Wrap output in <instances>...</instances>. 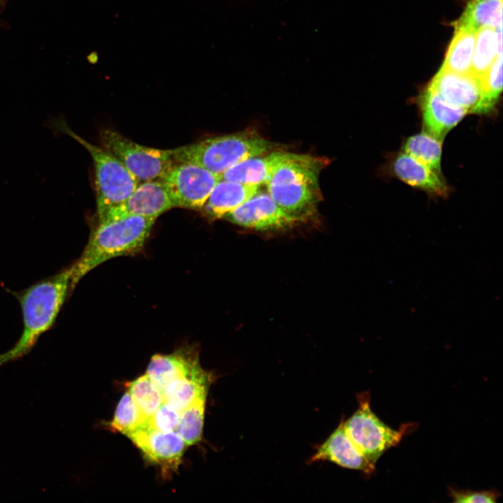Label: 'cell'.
<instances>
[{"mask_svg":"<svg viewBox=\"0 0 503 503\" xmlns=\"http://www.w3.org/2000/svg\"><path fill=\"white\" fill-rule=\"evenodd\" d=\"M71 274V265L15 293L22 308L23 330L16 344L0 354V366L29 353L53 326L70 292Z\"/></svg>","mask_w":503,"mask_h":503,"instance_id":"6da1fadb","label":"cell"},{"mask_svg":"<svg viewBox=\"0 0 503 503\" xmlns=\"http://www.w3.org/2000/svg\"><path fill=\"white\" fill-rule=\"evenodd\" d=\"M156 218L133 216L99 222L78 260L73 265L70 292L88 272L105 261L133 255L143 247Z\"/></svg>","mask_w":503,"mask_h":503,"instance_id":"7a4b0ae2","label":"cell"},{"mask_svg":"<svg viewBox=\"0 0 503 503\" xmlns=\"http://www.w3.org/2000/svg\"><path fill=\"white\" fill-rule=\"evenodd\" d=\"M328 163L323 157L293 153L267 183L268 193L284 210L305 219L320 201L319 177Z\"/></svg>","mask_w":503,"mask_h":503,"instance_id":"3957f363","label":"cell"},{"mask_svg":"<svg viewBox=\"0 0 503 503\" xmlns=\"http://www.w3.org/2000/svg\"><path fill=\"white\" fill-rule=\"evenodd\" d=\"M274 144L252 132H240L206 138L170 150L175 162L199 166L221 175L237 163L249 158L266 154Z\"/></svg>","mask_w":503,"mask_h":503,"instance_id":"277c9868","label":"cell"},{"mask_svg":"<svg viewBox=\"0 0 503 503\" xmlns=\"http://www.w3.org/2000/svg\"><path fill=\"white\" fill-rule=\"evenodd\" d=\"M57 125L59 129L85 147L93 159L98 217L124 202L138 185V180L114 155L79 136L65 122L60 120Z\"/></svg>","mask_w":503,"mask_h":503,"instance_id":"5b68a950","label":"cell"},{"mask_svg":"<svg viewBox=\"0 0 503 503\" xmlns=\"http://www.w3.org/2000/svg\"><path fill=\"white\" fill-rule=\"evenodd\" d=\"M358 407L346 421L345 430L362 455L373 465L390 448L397 446L410 424L402 425L398 430L383 423L372 411L368 391L358 394Z\"/></svg>","mask_w":503,"mask_h":503,"instance_id":"8992f818","label":"cell"},{"mask_svg":"<svg viewBox=\"0 0 503 503\" xmlns=\"http://www.w3.org/2000/svg\"><path fill=\"white\" fill-rule=\"evenodd\" d=\"M102 147L108 151L140 182L160 180L174 163L170 150H160L138 144L112 129L100 133Z\"/></svg>","mask_w":503,"mask_h":503,"instance_id":"52a82bcc","label":"cell"},{"mask_svg":"<svg viewBox=\"0 0 503 503\" xmlns=\"http://www.w3.org/2000/svg\"><path fill=\"white\" fill-rule=\"evenodd\" d=\"M221 179L220 175L196 164L174 161L160 180L173 207L201 210L211 191Z\"/></svg>","mask_w":503,"mask_h":503,"instance_id":"ba28073f","label":"cell"},{"mask_svg":"<svg viewBox=\"0 0 503 503\" xmlns=\"http://www.w3.org/2000/svg\"><path fill=\"white\" fill-rule=\"evenodd\" d=\"M223 219L235 224L258 231L289 229L303 219L280 207L268 193L258 192Z\"/></svg>","mask_w":503,"mask_h":503,"instance_id":"9c48e42d","label":"cell"},{"mask_svg":"<svg viewBox=\"0 0 503 503\" xmlns=\"http://www.w3.org/2000/svg\"><path fill=\"white\" fill-rule=\"evenodd\" d=\"M147 421L125 435L147 460L167 475L178 469L186 444L176 431L157 430Z\"/></svg>","mask_w":503,"mask_h":503,"instance_id":"30bf717a","label":"cell"},{"mask_svg":"<svg viewBox=\"0 0 503 503\" xmlns=\"http://www.w3.org/2000/svg\"><path fill=\"white\" fill-rule=\"evenodd\" d=\"M170 196L160 180L140 182L122 203L98 217L99 222L118 220L127 217H154L173 208Z\"/></svg>","mask_w":503,"mask_h":503,"instance_id":"8fae6325","label":"cell"},{"mask_svg":"<svg viewBox=\"0 0 503 503\" xmlns=\"http://www.w3.org/2000/svg\"><path fill=\"white\" fill-rule=\"evenodd\" d=\"M448 102L471 110L482 93L481 78L441 68L428 85Z\"/></svg>","mask_w":503,"mask_h":503,"instance_id":"7c38bea8","label":"cell"},{"mask_svg":"<svg viewBox=\"0 0 503 503\" xmlns=\"http://www.w3.org/2000/svg\"><path fill=\"white\" fill-rule=\"evenodd\" d=\"M316 461H330L342 467L360 470L366 474H371L375 470V466L362 455L348 436L343 421L310 458V462Z\"/></svg>","mask_w":503,"mask_h":503,"instance_id":"4fadbf2b","label":"cell"},{"mask_svg":"<svg viewBox=\"0 0 503 503\" xmlns=\"http://www.w3.org/2000/svg\"><path fill=\"white\" fill-rule=\"evenodd\" d=\"M421 108L425 132L442 142L468 112L448 102L429 87L422 94Z\"/></svg>","mask_w":503,"mask_h":503,"instance_id":"5bb4252c","label":"cell"},{"mask_svg":"<svg viewBox=\"0 0 503 503\" xmlns=\"http://www.w3.org/2000/svg\"><path fill=\"white\" fill-rule=\"evenodd\" d=\"M205 370L201 367L196 351L180 349L171 354H155L150 360L146 374L162 391L172 381L188 376L199 374Z\"/></svg>","mask_w":503,"mask_h":503,"instance_id":"9a60e30c","label":"cell"},{"mask_svg":"<svg viewBox=\"0 0 503 503\" xmlns=\"http://www.w3.org/2000/svg\"><path fill=\"white\" fill-rule=\"evenodd\" d=\"M293 154L277 151L249 158L225 171L221 179L259 187L266 185L276 170Z\"/></svg>","mask_w":503,"mask_h":503,"instance_id":"2e32d148","label":"cell"},{"mask_svg":"<svg viewBox=\"0 0 503 503\" xmlns=\"http://www.w3.org/2000/svg\"><path fill=\"white\" fill-rule=\"evenodd\" d=\"M259 191V186L221 179L211 191L202 209L211 219L223 218Z\"/></svg>","mask_w":503,"mask_h":503,"instance_id":"e0dca14e","label":"cell"},{"mask_svg":"<svg viewBox=\"0 0 503 503\" xmlns=\"http://www.w3.org/2000/svg\"><path fill=\"white\" fill-rule=\"evenodd\" d=\"M393 170L404 182L430 194L446 196L449 189L440 173L406 153L398 156Z\"/></svg>","mask_w":503,"mask_h":503,"instance_id":"ac0fdd59","label":"cell"},{"mask_svg":"<svg viewBox=\"0 0 503 503\" xmlns=\"http://www.w3.org/2000/svg\"><path fill=\"white\" fill-rule=\"evenodd\" d=\"M210 381V375L206 371L176 379L163 390L164 402L181 412L199 400L207 399Z\"/></svg>","mask_w":503,"mask_h":503,"instance_id":"d6986e66","label":"cell"},{"mask_svg":"<svg viewBox=\"0 0 503 503\" xmlns=\"http://www.w3.org/2000/svg\"><path fill=\"white\" fill-rule=\"evenodd\" d=\"M502 25V0H469L455 28L476 32L483 27L497 29Z\"/></svg>","mask_w":503,"mask_h":503,"instance_id":"ffe728a7","label":"cell"},{"mask_svg":"<svg viewBox=\"0 0 503 503\" xmlns=\"http://www.w3.org/2000/svg\"><path fill=\"white\" fill-rule=\"evenodd\" d=\"M476 33L465 28H455L453 38L441 68L458 73H472Z\"/></svg>","mask_w":503,"mask_h":503,"instance_id":"44dd1931","label":"cell"},{"mask_svg":"<svg viewBox=\"0 0 503 503\" xmlns=\"http://www.w3.org/2000/svg\"><path fill=\"white\" fill-rule=\"evenodd\" d=\"M442 141L423 132L409 137L404 143L403 152L441 174Z\"/></svg>","mask_w":503,"mask_h":503,"instance_id":"7402d4cb","label":"cell"},{"mask_svg":"<svg viewBox=\"0 0 503 503\" xmlns=\"http://www.w3.org/2000/svg\"><path fill=\"white\" fill-rule=\"evenodd\" d=\"M128 391L147 419L164 402L162 389L146 374L129 383Z\"/></svg>","mask_w":503,"mask_h":503,"instance_id":"603a6c76","label":"cell"},{"mask_svg":"<svg viewBox=\"0 0 503 503\" xmlns=\"http://www.w3.org/2000/svg\"><path fill=\"white\" fill-rule=\"evenodd\" d=\"M497 54L495 29L483 27L476 33L472 73L481 78L488 71Z\"/></svg>","mask_w":503,"mask_h":503,"instance_id":"cb8c5ba5","label":"cell"},{"mask_svg":"<svg viewBox=\"0 0 503 503\" xmlns=\"http://www.w3.org/2000/svg\"><path fill=\"white\" fill-rule=\"evenodd\" d=\"M482 93L476 105L470 110L485 114L495 107L502 89V54L497 56L493 64L481 78Z\"/></svg>","mask_w":503,"mask_h":503,"instance_id":"d4e9b609","label":"cell"},{"mask_svg":"<svg viewBox=\"0 0 503 503\" xmlns=\"http://www.w3.org/2000/svg\"><path fill=\"white\" fill-rule=\"evenodd\" d=\"M206 398L199 400L180 412L175 430L187 446L201 441L203 433Z\"/></svg>","mask_w":503,"mask_h":503,"instance_id":"484cf974","label":"cell"},{"mask_svg":"<svg viewBox=\"0 0 503 503\" xmlns=\"http://www.w3.org/2000/svg\"><path fill=\"white\" fill-rule=\"evenodd\" d=\"M147 420L127 391L117 405L110 426L112 430H116L125 435L144 424Z\"/></svg>","mask_w":503,"mask_h":503,"instance_id":"4316f807","label":"cell"},{"mask_svg":"<svg viewBox=\"0 0 503 503\" xmlns=\"http://www.w3.org/2000/svg\"><path fill=\"white\" fill-rule=\"evenodd\" d=\"M180 416V412L172 409L163 402L147 422L152 428L159 431H175Z\"/></svg>","mask_w":503,"mask_h":503,"instance_id":"83f0119b","label":"cell"},{"mask_svg":"<svg viewBox=\"0 0 503 503\" xmlns=\"http://www.w3.org/2000/svg\"><path fill=\"white\" fill-rule=\"evenodd\" d=\"M450 496L453 501L456 503L462 502H485L495 503L500 497V493L495 490H462L449 488Z\"/></svg>","mask_w":503,"mask_h":503,"instance_id":"f1b7e54d","label":"cell"}]
</instances>
